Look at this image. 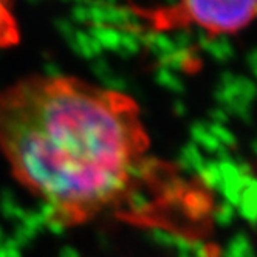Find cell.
I'll list each match as a JSON object with an SVG mask.
<instances>
[{"label": "cell", "mask_w": 257, "mask_h": 257, "mask_svg": "<svg viewBox=\"0 0 257 257\" xmlns=\"http://www.w3.org/2000/svg\"><path fill=\"white\" fill-rule=\"evenodd\" d=\"M149 149L140 107L122 91L65 75H30L0 90V152L59 226L119 206Z\"/></svg>", "instance_id": "1"}, {"label": "cell", "mask_w": 257, "mask_h": 257, "mask_svg": "<svg viewBox=\"0 0 257 257\" xmlns=\"http://www.w3.org/2000/svg\"><path fill=\"white\" fill-rule=\"evenodd\" d=\"M155 25H192L212 36L232 34L246 28L257 17V2H185L149 11Z\"/></svg>", "instance_id": "2"}, {"label": "cell", "mask_w": 257, "mask_h": 257, "mask_svg": "<svg viewBox=\"0 0 257 257\" xmlns=\"http://www.w3.org/2000/svg\"><path fill=\"white\" fill-rule=\"evenodd\" d=\"M19 27L11 11V4L0 2V47L10 48L19 42Z\"/></svg>", "instance_id": "3"}]
</instances>
